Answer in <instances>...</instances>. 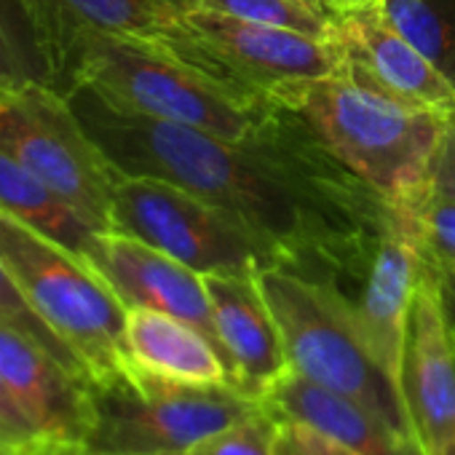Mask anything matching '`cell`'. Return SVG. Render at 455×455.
<instances>
[{"label": "cell", "instance_id": "obj_1", "mask_svg": "<svg viewBox=\"0 0 455 455\" xmlns=\"http://www.w3.org/2000/svg\"><path fill=\"white\" fill-rule=\"evenodd\" d=\"M68 97L121 174L156 177L234 212L279 250L287 268L322 279L367 274L391 212L295 110L287 108L271 137L231 142L124 113L89 89Z\"/></svg>", "mask_w": 455, "mask_h": 455}, {"label": "cell", "instance_id": "obj_2", "mask_svg": "<svg viewBox=\"0 0 455 455\" xmlns=\"http://www.w3.org/2000/svg\"><path fill=\"white\" fill-rule=\"evenodd\" d=\"M89 89L102 102L231 142L271 137L287 108L242 94L166 49L76 28L68 49V94Z\"/></svg>", "mask_w": 455, "mask_h": 455}, {"label": "cell", "instance_id": "obj_3", "mask_svg": "<svg viewBox=\"0 0 455 455\" xmlns=\"http://www.w3.org/2000/svg\"><path fill=\"white\" fill-rule=\"evenodd\" d=\"M362 180L391 214L410 212L434 188L447 113L410 108L340 70L276 100Z\"/></svg>", "mask_w": 455, "mask_h": 455}, {"label": "cell", "instance_id": "obj_4", "mask_svg": "<svg viewBox=\"0 0 455 455\" xmlns=\"http://www.w3.org/2000/svg\"><path fill=\"white\" fill-rule=\"evenodd\" d=\"M255 279L279 327L287 364L303 378L370 407L415 442L402 394L356 324L354 300L332 279H316L287 266L266 268Z\"/></svg>", "mask_w": 455, "mask_h": 455}, {"label": "cell", "instance_id": "obj_5", "mask_svg": "<svg viewBox=\"0 0 455 455\" xmlns=\"http://www.w3.org/2000/svg\"><path fill=\"white\" fill-rule=\"evenodd\" d=\"M0 263L30 308L76 351L94 383L129 370L126 306L86 258L0 209Z\"/></svg>", "mask_w": 455, "mask_h": 455}, {"label": "cell", "instance_id": "obj_6", "mask_svg": "<svg viewBox=\"0 0 455 455\" xmlns=\"http://www.w3.org/2000/svg\"><path fill=\"white\" fill-rule=\"evenodd\" d=\"M94 423L81 447L108 455H188L222 426L260 410L234 386H190L129 370L92 383Z\"/></svg>", "mask_w": 455, "mask_h": 455}, {"label": "cell", "instance_id": "obj_7", "mask_svg": "<svg viewBox=\"0 0 455 455\" xmlns=\"http://www.w3.org/2000/svg\"><path fill=\"white\" fill-rule=\"evenodd\" d=\"M113 234L132 236L201 276H258L284 258L258 231L180 185L121 174L113 190Z\"/></svg>", "mask_w": 455, "mask_h": 455}, {"label": "cell", "instance_id": "obj_8", "mask_svg": "<svg viewBox=\"0 0 455 455\" xmlns=\"http://www.w3.org/2000/svg\"><path fill=\"white\" fill-rule=\"evenodd\" d=\"M0 150L44 180L97 234H113V190L121 172L54 86H0Z\"/></svg>", "mask_w": 455, "mask_h": 455}, {"label": "cell", "instance_id": "obj_9", "mask_svg": "<svg viewBox=\"0 0 455 455\" xmlns=\"http://www.w3.org/2000/svg\"><path fill=\"white\" fill-rule=\"evenodd\" d=\"M177 12L180 30L166 52L242 94L276 102L300 84L343 70V49L338 41H319L206 9Z\"/></svg>", "mask_w": 455, "mask_h": 455}, {"label": "cell", "instance_id": "obj_10", "mask_svg": "<svg viewBox=\"0 0 455 455\" xmlns=\"http://www.w3.org/2000/svg\"><path fill=\"white\" fill-rule=\"evenodd\" d=\"M402 399L423 455H455V335L439 282L423 266L410 311Z\"/></svg>", "mask_w": 455, "mask_h": 455}, {"label": "cell", "instance_id": "obj_11", "mask_svg": "<svg viewBox=\"0 0 455 455\" xmlns=\"http://www.w3.org/2000/svg\"><path fill=\"white\" fill-rule=\"evenodd\" d=\"M335 28L348 76L410 108L455 110V84L386 22L378 4L338 17Z\"/></svg>", "mask_w": 455, "mask_h": 455}, {"label": "cell", "instance_id": "obj_12", "mask_svg": "<svg viewBox=\"0 0 455 455\" xmlns=\"http://www.w3.org/2000/svg\"><path fill=\"white\" fill-rule=\"evenodd\" d=\"M0 372L44 444L81 447L94 423L92 380L0 322Z\"/></svg>", "mask_w": 455, "mask_h": 455}, {"label": "cell", "instance_id": "obj_13", "mask_svg": "<svg viewBox=\"0 0 455 455\" xmlns=\"http://www.w3.org/2000/svg\"><path fill=\"white\" fill-rule=\"evenodd\" d=\"M86 260L126 308H150L182 319L201 330L220 351L201 274L124 234H102Z\"/></svg>", "mask_w": 455, "mask_h": 455}, {"label": "cell", "instance_id": "obj_14", "mask_svg": "<svg viewBox=\"0 0 455 455\" xmlns=\"http://www.w3.org/2000/svg\"><path fill=\"white\" fill-rule=\"evenodd\" d=\"M420 274L423 260L415 244L402 234V228L391 217L375 244L370 268L364 274V290L354 303V316L370 351L375 354L386 375L394 380L399 394L410 311Z\"/></svg>", "mask_w": 455, "mask_h": 455}, {"label": "cell", "instance_id": "obj_15", "mask_svg": "<svg viewBox=\"0 0 455 455\" xmlns=\"http://www.w3.org/2000/svg\"><path fill=\"white\" fill-rule=\"evenodd\" d=\"M220 351L234 386L260 399L290 367L279 327L255 276H204Z\"/></svg>", "mask_w": 455, "mask_h": 455}, {"label": "cell", "instance_id": "obj_16", "mask_svg": "<svg viewBox=\"0 0 455 455\" xmlns=\"http://www.w3.org/2000/svg\"><path fill=\"white\" fill-rule=\"evenodd\" d=\"M258 402L279 423H306L362 455H423L418 444L386 418L351 396L303 378L292 367H287Z\"/></svg>", "mask_w": 455, "mask_h": 455}, {"label": "cell", "instance_id": "obj_17", "mask_svg": "<svg viewBox=\"0 0 455 455\" xmlns=\"http://www.w3.org/2000/svg\"><path fill=\"white\" fill-rule=\"evenodd\" d=\"M124 340L129 364L137 370L190 386H234L217 346L182 319L150 308H126Z\"/></svg>", "mask_w": 455, "mask_h": 455}, {"label": "cell", "instance_id": "obj_18", "mask_svg": "<svg viewBox=\"0 0 455 455\" xmlns=\"http://www.w3.org/2000/svg\"><path fill=\"white\" fill-rule=\"evenodd\" d=\"M70 28L52 0H0V86L44 84L68 94Z\"/></svg>", "mask_w": 455, "mask_h": 455}, {"label": "cell", "instance_id": "obj_19", "mask_svg": "<svg viewBox=\"0 0 455 455\" xmlns=\"http://www.w3.org/2000/svg\"><path fill=\"white\" fill-rule=\"evenodd\" d=\"M0 209L38 228L41 234L52 236L81 258H89L102 236L44 180H38L4 150H0Z\"/></svg>", "mask_w": 455, "mask_h": 455}, {"label": "cell", "instance_id": "obj_20", "mask_svg": "<svg viewBox=\"0 0 455 455\" xmlns=\"http://www.w3.org/2000/svg\"><path fill=\"white\" fill-rule=\"evenodd\" d=\"M52 4L70 33L86 28L169 49L180 30V12L169 0H52Z\"/></svg>", "mask_w": 455, "mask_h": 455}, {"label": "cell", "instance_id": "obj_21", "mask_svg": "<svg viewBox=\"0 0 455 455\" xmlns=\"http://www.w3.org/2000/svg\"><path fill=\"white\" fill-rule=\"evenodd\" d=\"M386 22L455 84V4L450 0H378Z\"/></svg>", "mask_w": 455, "mask_h": 455}, {"label": "cell", "instance_id": "obj_22", "mask_svg": "<svg viewBox=\"0 0 455 455\" xmlns=\"http://www.w3.org/2000/svg\"><path fill=\"white\" fill-rule=\"evenodd\" d=\"M177 9H206L234 20L295 30L319 41H338L335 20L311 0H169Z\"/></svg>", "mask_w": 455, "mask_h": 455}, {"label": "cell", "instance_id": "obj_23", "mask_svg": "<svg viewBox=\"0 0 455 455\" xmlns=\"http://www.w3.org/2000/svg\"><path fill=\"white\" fill-rule=\"evenodd\" d=\"M431 271L455 266V196L431 188L410 212L391 214Z\"/></svg>", "mask_w": 455, "mask_h": 455}, {"label": "cell", "instance_id": "obj_24", "mask_svg": "<svg viewBox=\"0 0 455 455\" xmlns=\"http://www.w3.org/2000/svg\"><path fill=\"white\" fill-rule=\"evenodd\" d=\"M0 322L14 327L17 332L28 335L30 340H36L41 348H46L54 359H60L65 367H70L73 372L84 375L92 380L89 370L84 367V362L76 356V351L30 308V303L25 300L22 290L17 287V282L12 279V274L0 263ZM94 383V380H92Z\"/></svg>", "mask_w": 455, "mask_h": 455}, {"label": "cell", "instance_id": "obj_25", "mask_svg": "<svg viewBox=\"0 0 455 455\" xmlns=\"http://www.w3.org/2000/svg\"><path fill=\"white\" fill-rule=\"evenodd\" d=\"M188 455H279V420L260 407L209 434Z\"/></svg>", "mask_w": 455, "mask_h": 455}, {"label": "cell", "instance_id": "obj_26", "mask_svg": "<svg viewBox=\"0 0 455 455\" xmlns=\"http://www.w3.org/2000/svg\"><path fill=\"white\" fill-rule=\"evenodd\" d=\"M0 442L17 455H28L44 444L38 428L25 415V410L17 402L14 391L9 388L4 372H0Z\"/></svg>", "mask_w": 455, "mask_h": 455}, {"label": "cell", "instance_id": "obj_27", "mask_svg": "<svg viewBox=\"0 0 455 455\" xmlns=\"http://www.w3.org/2000/svg\"><path fill=\"white\" fill-rule=\"evenodd\" d=\"M279 455H362L359 450L306 426V423H279Z\"/></svg>", "mask_w": 455, "mask_h": 455}, {"label": "cell", "instance_id": "obj_28", "mask_svg": "<svg viewBox=\"0 0 455 455\" xmlns=\"http://www.w3.org/2000/svg\"><path fill=\"white\" fill-rule=\"evenodd\" d=\"M434 188L455 196V110L447 113L444 121V137L434 164Z\"/></svg>", "mask_w": 455, "mask_h": 455}, {"label": "cell", "instance_id": "obj_29", "mask_svg": "<svg viewBox=\"0 0 455 455\" xmlns=\"http://www.w3.org/2000/svg\"><path fill=\"white\" fill-rule=\"evenodd\" d=\"M431 271V268H428ZM439 282V292H442V303H444V314L450 322V330L455 335V266L442 268V271H431Z\"/></svg>", "mask_w": 455, "mask_h": 455}, {"label": "cell", "instance_id": "obj_30", "mask_svg": "<svg viewBox=\"0 0 455 455\" xmlns=\"http://www.w3.org/2000/svg\"><path fill=\"white\" fill-rule=\"evenodd\" d=\"M319 4H322V9H324L332 20H338V17H346V14H351V12L367 9V6L378 4V0H319Z\"/></svg>", "mask_w": 455, "mask_h": 455}, {"label": "cell", "instance_id": "obj_31", "mask_svg": "<svg viewBox=\"0 0 455 455\" xmlns=\"http://www.w3.org/2000/svg\"><path fill=\"white\" fill-rule=\"evenodd\" d=\"M28 455H108V452H92V450L76 447V444H41L38 450H33Z\"/></svg>", "mask_w": 455, "mask_h": 455}, {"label": "cell", "instance_id": "obj_32", "mask_svg": "<svg viewBox=\"0 0 455 455\" xmlns=\"http://www.w3.org/2000/svg\"><path fill=\"white\" fill-rule=\"evenodd\" d=\"M0 450H4V452H12V450H9V447L4 444V442H0ZM12 455H17V452H12Z\"/></svg>", "mask_w": 455, "mask_h": 455}, {"label": "cell", "instance_id": "obj_33", "mask_svg": "<svg viewBox=\"0 0 455 455\" xmlns=\"http://www.w3.org/2000/svg\"><path fill=\"white\" fill-rule=\"evenodd\" d=\"M311 4H314V6H319V9H322V4H319V0H311ZM322 12H324V9H322ZM324 14H327V12H324ZM327 17H330V14H327Z\"/></svg>", "mask_w": 455, "mask_h": 455}, {"label": "cell", "instance_id": "obj_34", "mask_svg": "<svg viewBox=\"0 0 455 455\" xmlns=\"http://www.w3.org/2000/svg\"><path fill=\"white\" fill-rule=\"evenodd\" d=\"M0 455H12V452H4V450H0Z\"/></svg>", "mask_w": 455, "mask_h": 455}]
</instances>
